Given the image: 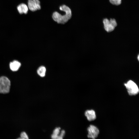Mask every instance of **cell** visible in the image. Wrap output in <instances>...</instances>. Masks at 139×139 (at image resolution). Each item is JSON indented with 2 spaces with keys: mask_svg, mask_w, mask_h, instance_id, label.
I'll use <instances>...</instances> for the list:
<instances>
[{
  "mask_svg": "<svg viewBox=\"0 0 139 139\" xmlns=\"http://www.w3.org/2000/svg\"><path fill=\"white\" fill-rule=\"evenodd\" d=\"M59 9L65 12V14L62 15L58 12H55L53 13L52 18L53 20L58 23L64 24L71 18V10L69 7L65 5L60 6Z\"/></svg>",
  "mask_w": 139,
  "mask_h": 139,
  "instance_id": "6da1fadb",
  "label": "cell"
},
{
  "mask_svg": "<svg viewBox=\"0 0 139 139\" xmlns=\"http://www.w3.org/2000/svg\"><path fill=\"white\" fill-rule=\"evenodd\" d=\"M10 85L11 82L8 78L4 76L0 77V93H8L10 91Z\"/></svg>",
  "mask_w": 139,
  "mask_h": 139,
  "instance_id": "7a4b0ae2",
  "label": "cell"
},
{
  "mask_svg": "<svg viewBox=\"0 0 139 139\" xmlns=\"http://www.w3.org/2000/svg\"><path fill=\"white\" fill-rule=\"evenodd\" d=\"M129 94L131 95L137 94L139 92V89L136 84L133 81L130 80L124 84Z\"/></svg>",
  "mask_w": 139,
  "mask_h": 139,
  "instance_id": "3957f363",
  "label": "cell"
},
{
  "mask_svg": "<svg viewBox=\"0 0 139 139\" xmlns=\"http://www.w3.org/2000/svg\"><path fill=\"white\" fill-rule=\"evenodd\" d=\"M104 28L107 32L113 31L117 25V23L114 19H111L109 20L107 19H104L103 21Z\"/></svg>",
  "mask_w": 139,
  "mask_h": 139,
  "instance_id": "277c9868",
  "label": "cell"
},
{
  "mask_svg": "<svg viewBox=\"0 0 139 139\" xmlns=\"http://www.w3.org/2000/svg\"><path fill=\"white\" fill-rule=\"evenodd\" d=\"M88 132V137L89 138L95 139L99 133V131L95 126L90 125L87 128Z\"/></svg>",
  "mask_w": 139,
  "mask_h": 139,
  "instance_id": "5b68a950",
  "label": "cell"
},
{
  "mask_svg": "<svg viewBox=\"0 0 139 139\" xmlns=\"http://www.w3.org/2000/svg\"><path fill=\"white\" fill-rule=\"evenodd\" d=\"M28 7L32 11L41 9L40 2L39 0H28Z\"/></svg>",
  "mask_w": 139,
  "mask_h": 139,
  "instance_id": "8992f818",
  "label": "cell"
},
{
  "mask_svg": "<svg viewBox=\"0 0 139 139\" xmlns=\"http://www.w3.org/2000/svg\"><path fill=\"white\" fill-rule=\"evenodd\" d=\"M85 115L87 119L90 121L94 120L96 118L95 112L93 110H86L85 112Z\"/></svg>",
  "mask_w": 139,
  "mask_h": 139,
  "instance_id": "52a82bcc",
  "label": "cell"
},
{
  "mask_svg": "<svg viewBox=\"0 0 139 139\" xmlns=\"http://www.w3.org/2000/svg\"><path fill=\"white\" fill-rule=\"evenodd\" d=\"M17 9L19 13L20 14L23 13L27 14L28 10V7L24 3H21L18 5L17 7Z\"/></svg>",
  "mask_w": 139,
  "mask_h": 139,
  "instance_id": "ba28073f",
  "label": "cell"
},
{
  "mask_svg": "<svg viewBox=\"0 0 139 139\" xmlns=\"http://www.w3.org/2000/svg\"><path fill=\"white\" fill-rule=\"evenodd\" d=\"M21 66V63L18 61L14 60L10 63V67L11 70L13 71H17Z\"/></svg>",
  "mask_w": 139,
  "mask_h": 139,
  "instance_id": "9c48e42d",
  "label": "cell"
},
{
  "mask_svg": "<svg viewBox=\"0 0 139 139\" xmlns=\"http://www.w3.org/2000/svg\"><path fill=\"white\" fill-rule=\"evenodd\" d=\"M46 69L44 66H41L37 70V73L38 74L40 77H44L46 74Z\"/></svg>",
  "mask_w": 139,
  "mask_h": 139,
  "instance_id": "30bf717a",
  "label": "cell"
},
{
  "mask_svg": "<svg viewBox=\"0 0 139 139\" xmlns=\"http://www.w3.org/2000/svg\"><path fill=\"white\" fill-rule=\"evenodd\" d=\"M65 134V131L64 130H61L60 133L57 135L52 134L51 138L52 139H63Z\"/></svg>",
  "mask_w": 139,
  "mask_h": 139,
  "instance_id": "8fae6325",
  "label": "cell"
},
{
  "mask_svg": "<svg viewBox=\"0 0 139 139\" xmlns=\"http://www.w3.org/2000/svg\"><path fill=\"white\" fill-rule=\"evenodd\" d=\"M109 1L112 4L117 5L120 4L121 2V0H109Z\"/></svg>",
  "mask_w": 139,
  "mask_h": 139,
  "instance_id": "7c38bea8",
  "label": "cell"
},
{
  "mask_svg": "<svg viewBox=\"0 0 139 139\" xmlns=\"http://www.w3.org/2000/svg\"><path fill=\"white\" fill-rule=\"evenodd\" d=\"M20 137L22 139H29L28 135L25 132H22L21 133Z\"/></svg>",
  "mask_w": 139,
  "mask_h": 139,
  "instance_id": "4fadbf2b",
  "label": "cell"
},
{
  "mask_svg": "<svg viewBox=\"0 0 139 139\" xmlns=\"http://www.w3.org/2000/svg\"><path fill=\"white\" fill-rule=\"evenodd\" d=\"M17 139H22L21 137H19V138H18Z\"/></svg>",
  "mask_w": 139,
  "mask_h": 139,
  "instance_id": "5bb4252c",
  "label": "cell"
},
{
  "mask_svg": "<svg viewBox=\"0 0 139 139\" xmlns=\"http://www.w3.org/2000/svg\"><path fill=\"white\" fill-rule=\"evenodd\" d=\"M137 58H138V60H139V55L138 56Z\"/></svg>",
  "mask_w": 139,
  "mask_h": 139,
  "instance_id": "9a60e30c",
  "label": "cell"
}]
</instances>
